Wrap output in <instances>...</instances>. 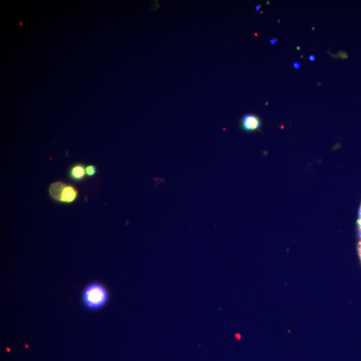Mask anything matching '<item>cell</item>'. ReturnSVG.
I'll list each match as a JSON object with an SVG mask.
<instances>
[{"label": "cell", "mask_w": 361, "mask_h": 361, "mask_svg": "<svg viewBox=\"0 0 361 361\" xmlns=\"http://www.w3.org/2000/svg\"><path fill=\"white\" fill-rule=\"evenodd\" d=\"M109 300L108 290L100 282L88 283L82 294V302L85 309L90 311H97L103 309Z\"/></svg>", "instance_id": "cell-1"}, {"label": "cell", "mask_w": 361, "mask_h": 361, "mask_svg": "<svg viewBox=\"0 0 361 361\" xmlns=\"http://www.w3.org/2000/svg\"><path fill=\"white\" fill-rule=\"evenodd\" d=\"M275 43H276L275 39H272V40H271V41H270V43H271V44H272V45H274V44H275Z\"/></svg>", "instance_id": "cell-10"}, {"label": "cell", "mask_w": 361, "mask_h": 361, "mask_svg": "<svg viewBox=\"0 0 361 361\" xmlns=\"http://www.w3.org/2000/svg\"><path fill=\"white\" fill-rule=\"evenodd\" d=\"M300 64L298 63V62H295V63L293 64L294 68L297 70L300 69Z\"/></svg>", "instance_id": "cell-8"}, {"label": "cell", "mask_w": 361, "mask_h": 361, "mask_svg": "<svg viewBox=\"0 0 361 361\" xmlns=\"http://www.w3.org/2000/svg\"><path fill=\"white\" fill-rule=\"evenodd\" d=\"M262 121L256 115L247 114L241 120V128L244 132H254L260 130L262 127Z\"/></svg>", "instance_id": "cell-3"}, {"label": "cell", "mask_w": 361, "mask_h": 361, "mask_svg": "<svg viewBox=\"0 0 361 361\" xmlns=\"http://www.w3.org/2000/svg\"><path fill=\"white\" fill-rule=\"evenodd\" d=\"M261 6H257L256 7V10L257 11H259L260 10Z\"/></svg>", "instance_id": "cell-11"}, {"label": "cell", "mask_w": 361, "mask_h": 361, "mask_svg": "<svg viewBox=\"0 0 361 361\" xmlns=\"http://www.w3.org/2000/svg\"><path fill=\"white\" fill-rule=\"evenodd\" d=\"M68 176H69L71 180L77 181H83L86 176V167L83 163H76L71 167L69 172H68Z\"/></svg>", "instance_id": "cell-4"}, {"label": "cell", "mask_w": 361, "mask_h": 361, "mask_svg": "<svg viewBox=\"0 0 361 361\" xmlns=\"http://www.w3.org/2000/svg\"><path fill=\"white\" fill-rule=\"evenodd\" d=\"M358 254H359L360 259L361 260V237L360 238L359 242H358Z\"/></svg>", "instance_id": "cell-7"}, {"label": "cell", "mask_w": 361, "mask_h": 361, "mask_svg": "<svg viewBox=\"0 0 361 361\" xmlns=\"http://www.w3.org/2000/svg\"><path fill=\"white\" fill-rule=\"evenodd\" d=\"M358 233H359V237H361V205L359 210V213H358Z\"/></svg>", "instance_id": "cell-6"}, {"label": "cell", "mask_w": 361, "mask_h": 361, "mask_svg": "<svg viewBox=\"0 0 361 361\" xmlns=\"http://www.w3.org/2000/svg\"><path fill=\"white\" fill-rule=\"evenodd\" d=\"M48 192L54 200L63 204H71L79 197V191L76 187L72 185L66 184L62 181L52 183L50 185Z\"/></svg>", "instance_id": "cell-2"}, {"label": "cell", "mask_w": 361, "mask_h": 361, "mask_svg": "<svg viewBox=\"0 0 361 361\" xmlns=\"http://www.w3.org/2000/svg\"><path fill=\"white\" fill-rule=\"evenodd\" d=\"M309 60L311 62H314L316 60V57L315 56H314V55H311V56H309Z\"/></svg>", "instance_id": "cell-9"}, {"label": "cell", "mask_w": 361, "mask_h": 361, "mask_svg": "<svg viewBox=\"0 0 361 361\" xmlns=\"http://www.w3.org/2000/svg\"><path fill=\"white\" fill-rule=\"evenodd\" d=\"M98 170L96 166L94 165H88L86 166V176L92 177H94L97 174Z\"/></svg>", "instance_id": "cell-5"}]
</instances>
